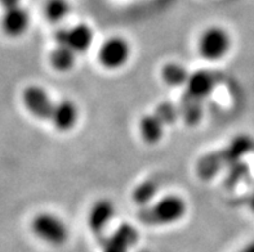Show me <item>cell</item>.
I'll return each instance as SVG.
<instances>
[{"instance_id":"6da1fadb","label":"cell","mask_w":254,"mask_h":252,"mask_svg":"<svg viewBox=\"0 0 254 252\" xmlns=\"http://www.w3.org/2000/svg\"><path fill=\"white\" fill-rule=\"evenodd\" d=\"M186 212V203L178 196H167L151 207H145L139 214L142 223L150 225H165L176 223Z\"/></svg>"},{"instance_id":"7a4b0ae2","label":"cell","mask_w":254,"mask_h":252,"mask_svg":"<svg viewBox=\"0 0 254 252\" xmlns=\"http://www.w3.org/2000/svg\"><path fill=\"white\" fill-rule=\"evenodd\" d=\"M31 230L36 237L52 246H61L68 238V229L60 217L52 214H39L31 223Z\"/></svg>"},{"instance_id":"3957f363","label":"cell","mask_w":254,"mask_h":252,"mask_svg":"<svg viewBox=\"0 0 254 252\" xmlns=\"http://www.w3.org/2000/svg\"><path fill=\"white\" fill-rule=\"evenodd\" d=\"M197 47L201 57L208 61H218L229 51L231 39L225 29L219 26H212L201 34Z\"/></svg>"},{"instance_id":"277c9868","label":"cell","mask_w":254,"mask_h":252,"mask_svg":"<svg viewBox=\"0 0 254 252\" xmlns=\"http://www.w3.org/2000/svg\"><path fill=\"white\" fill-rule=\"evenodd\" d=\"M130 57V45L122 36H113L103 43L100 49V62L103 67L116 70L127 63Z\"/></svg>"},{"instance_id":"5b68a950","label":"cell","mask_w":254,"mask_h":252,"mask_svg":"<svg viewBox=\"0 0 254 252\" xmlns=\"http://www.w3.org/2000/svg\"><path fill=\"white\" fill-rule=\"evenodd\" d=\"M23 104L34 117L39 120H51L55 103L52 102L51 97L43 88L38 85L27 86L22 93Z\"/></svg>"},{"instance_id":"8992f818","label":"cell","mask_w":254,"mask_h":252,"mask_svg":"<svg viewBox=\"0 0 254 252\" xmlns=\"http://www.w3.org/2000/svg\"><path fill=\"white\" fill-rule=\"evenodd\" d=\"M55 39L57 44L67 45L75 53H83L93 42V31L85 23H79L71 29L58 30Z\"/></svg>"},{"instance_id":"52a82bcc","label":"cell","mask_w":254,"mask_h":252,"mask_svg":"<svg viewBox=\"0 0 254 252\" xmlns=\"http://www.w3.org/2000/svg\"><path fill=\"white\" fill-rule=\"evenodd\" d=\"M30 22L29 12L23 9L22 6H14L10 9H5L1 18V29L8 36L22 35L23 32L27 30Z\"/></svg>"},{"instance_id":"ba28073f","label":"cell","mask_w":254,"mask_h":252,"mask_svg":"<svg viewBox=\"0 0 254 252\" xmlns=\"http://www.w3.org/2000/svg\"><path fill=\"white\" fill-rule=\"evenodd\" d=\"M217 84L216 75L210 71L200 70L190 75L186 84V93L197 99H201L209 96Z\"/></svg>"},{"instance_id":"9c48e42d","label":"cell","mask_w":254,"mask_h":252,"mask_svg":"<svg viewBox=\"0 0 254 252\" xmlns=\"http://www.w3.org/2000/svg\"><path fill=\"white\" fill-rule=\"evenodd\" d=\"M79 120V111L74 102L64 99L55 105L51 121L60 131H68L74 128Z\"/></svg>"},{"instance_id":"30bf717a","label":"cell","mask_w":254,"mask_h":252,"mask_svg":"<svg viewBox=\"0 0 254 252\" xmlns=\"http://www.w3.org/2000/svg\"><path fill=\"white\" fill-rule=\"evenodd\" d=\"M115 207L109 200H100L92 206L88 215V224L93 232H101L107 223L113 219Z\"/></svg>"},{"instance_id":"8fae6325","label":"cell","mask_w":254,"mask_h":252,"mask_svg":"<svg viewBox=\"0 0 254 252\" xmlns=\"http://www.w3.org/2000/svg\"><path fill=\"white\" fill-rule=\"evenodd\" d=\"M203 101L185 93L180 103V113L189 125H196L203 117Z\"/></svg>"},{"instance_id":"7c38bea8","label":"cell","mask_w":254,"mask_h":252,"mask_svg":"<svg viewBox=\"0 0 254 252\" xmlns=\"http://www.w3.org/2000/svg\"><path fill=\"white\" fill-rule=\"evenodd\" d=\"M139 131L143 138V141L150 144L158 143L163 137L164 131V122L161 121L158 116L147 115L141 118L139 121Z\"/></svg>"},{"instance_id":"4fadbf2b","label":"cell","mask_w":254,"mask_h":252,"mask_svg":"<svg viewBox=\"0 0 254 252\" xmlns=\"http://www.w3.org/2000/svg\"><path fill=\"white\" fill-rule=\"evenodd\" d=\"M51 64L55 70L60 72H66L74 67L76 53L67 45L57 44L53 51L51 53Z\"/></svg>"},{"instance_id":"5bb4252c","label":"cell","mask_w":254,"mask_h":252,"mask_svg":"<svg viewBox=\"0 0 254 252\" xmlns=\"http://www.w3.org/2000/svg\"><path fill=\"white\" fill-rule=\"evenodd\" d=\"M252 148V141L245 135L235 138L231 143L227 146V148L222 150V156L226 165H234L238 162L243 156Z\"/></svg>"},{"instance_id":"9a60e30c","label":"cell","mask_w":254,"mask_h":252,"mask_svg":"<svg viewBox=\"0 0 254 252\" xmlns=\"http://www.w3.org/2000/svg\"><path fill=\"white\" fill-rule=\"evenodd\" d=\"M226 162L223 160L222 152L217 151L210 154H206L203 158H200L197 163V174L201 179H210L216 175L221 170V167L225 166Z\"/></svg>"},{"instance_id":"2e32d148","label":"cell","mask_w":254,"mask_h":252,"mask_svg":"<svg viewBox=\"0 0 254 252\" xmlns=\"http://www.w3.org/2000/svg\"><path fill=\"white\" fill-rule=\"evenodd\" d=\"M161 77L169 86L186 85L190 74L180 63H168L161 70Z\"/></svg>"},{"instance_id":"e0dca14e","label":"cell","mask_w":254,"mask_h":252,"mask_svg":"<svg viewBox=\"0 0 254 252\" xmlns=\"http://www.w3.org/2000/svg\"><path fill=\"white\" fill-rule=\"evenodd\" d=\"M70 4L67 0H47L44 5V16L51 22H60L68 16Z\"/></svg>"},{"instance_id":"ac0fdd59","label":"cell","mask_w":254,"mask_h":252,"mask_svg":"<svg viewBox=\"0 0 254 252\" xmlns=\"http://www.w3.org/2000/svg\"><path fill=\"white\" fill-rule=\"evenodd\" d=\"M156 189H158V185L155 184L154 182H151V180H147V182L139 184L134 189V192H133V200H134L137 204L146 206L155 196Z\"/></svg>"},{"instance_id":"d6986e66","label":"cell","mask_w":254,"mask_h":252,"mask_svg":"<svg viewBox=\"0 0 254 252\" xmlns=\"http://www.w3.org/2000/svg\"><path fill=\"white\" fill-rule=\"evenodd\" d=\"M155 115L158 116L161 121L164 122V125H168L173 124L181 113L180 108H177V107L174 104H172V103H161V104H159L158 107H156Z\"/></svg>"},{"instance_id":"ffe728a7","label":"cell","mask_w":254,"mask_h":252,"mask_svg":"<svg viewBox=\"0 0 254 252\" xmlns=\"http://www.w3.org/2000/svg\"><path fill=\"white\" fill-rule=\"evenodd\" d=\"M132 247L127 245L126 242H123L118 237L113 236L110 237L106 241L105 246H103V252H128Z\"/></svg>"},{"instance_id":"44dd1931","label":"cell","mask_w":254,"mask_h":252,"mask_svg":"<svg viewBox=\"0 0 254 252\" xmlns=\"http://www.w3.org/2000/svg\"><path fill=\"white\" fill-rule=\"evenodd\" d=\"M19 1L21 0H0V5L3 6L4 9H10V8L18 6Z\"/></svg>"},{"instance_id":"7402d4cb","label":"cell","mask_w":254,"mask_h":252,"mask_svg":"<svg viewBox=\"0 0 254 252\" xmlns=\"http://www.w3.org/2000/svg\"><path fill=\"white\" fill-rule=\"evenodd\" d=\"M239 252H254V241H253V242L248 243L247 246L243 247V249L240 250Z\"/></svg>"},{"instance_id":"603a6c76","label":"cell","mask_w":254,"mask_h":252,"mask_svg":"<svg viewBox=\"0 0 254 252\" xmlns=\"http://www.w3.org/2000/svg\"><path fill=\"white\" fill-rule=\"evenodd\" d=\"M252 207H253V210H254V201H253V203H252Z\"/></svg>"}]
</instances>
